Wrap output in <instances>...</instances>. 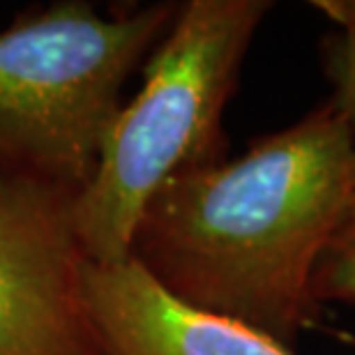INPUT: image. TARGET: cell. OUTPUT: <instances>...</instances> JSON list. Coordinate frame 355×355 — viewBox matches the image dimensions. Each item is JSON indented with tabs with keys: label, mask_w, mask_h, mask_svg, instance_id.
<instances>
[{
	"label": "cell",
	"mask_w": 355,
	"mask_h": 355,
	"mask_svg": "<svg viewBox=\"0 0 355 355\" xmlns=\"http://www.w3.org/2000/svg\"><path fill=\"white\" fill-rule=\"evenodd\" d=\"M275 3L189 0L144 62V83L120 106L72 222L92 263L130 259L148 201L173 175L226 159L224 109L250 44Z\"/></svg>",
	"instance_id": "obj_2"
},
{
	"label": "cell",
	"mask_w": 355,
	"mask_h": 355,
	"mask_svg": "<svg viewBox=\"0 0 355 355\" xmlns=\"http://www.w3.org/2000/svg\"><path fill=\"white\" fill-rule=\"evenodd\" d=\"M86 295L104 355H295L243 323L178 300L134 259L90 261Z\"/></svg>",
	"instance_id": "obj_5"
},
{
	"label": "cell",
	"mask_w": 355,
	"mask_h": 355,
	"mask_svg": "<svg viewBox=\"0 0 355 355\" xmlns=\"http://www.w3.org/2000/svg\"><path fill=\"white\" fill-rule=\"evenodd\" d=\"M309 291L316 307L330 300L355 304V194L318 254Z\"/></svg>",
	"instance_id": "obj_6"
},
{
	"label": "cell",
	"mask_w": 355,
	"mask_h": 355,
	"mask_svg": "<svg viewBox=\"0 0 355 355\" xmlns=\"http://www.w3.org/2000/svg\"><path fill=\"white\" fill-rule=\"evenodd\" d=\"M311 7H316L339 28H355V0H314Z\"/></svg>",
	"instance_id": "obj_8"
},
{
	"label": "cell",
	"mask_w": 355,
	"mask_h": 355,
	"mask_svg": "<svg viewBox=\"0 0 355 355\" xmlns=\"http://www.w3.org/2000/svg\"><path fill=\"white\" fill-rule=\"evenodd\" d=\"M175 12V3H155L104 17L83 0H60L0 31V164L79 194L125 81Z\"/></svg>",
	"instance_id": "obj_3"
},
{
	"label": "cell",
	"mask_w": 355,
	"mask_h": 355,
	"mask_svg": "<svg viewBox=\"0 0 355 355\" xmlns=\"http://www.w3.org/2000/svg\"><path fill=\"white\" fill-rule=\"evenodd\" d=\"M355 194V137L332 102L178 173L148 201L130 259L166 293L295 353L316 318L311 272Z\"/></svg>",
	"instance_id": "obj_1"
},
{
	"label": "cell",
	"mask_w": 355,
	"mask_h": 355,
	"mask_svg": "<svg viewBox=\"0 0 355 355\" xmlns=\"http://www.w3.org/2000/svg\"><path fill=\"white\" fill-rule=\"evenodd\" d=\"M74 196L0 164V355H104Z\"/></svg>",
	"instance_id": "obj_4"
},
{
	"label": "cell",
	"mask_w": 355,
	"mask_h": 355,
	"mask_svg": "<svg viewBox=\"0 0 355 355\" xmlns=\"http://www.w3.org/2000/svg\"><path fill=\"white\" fill-rule=\"evenodd\" d=\"M323 69L332 83V99L355 137V28H337L321 44Z\"/></svg>",
	"instance_id": "obj_7"
}]
</instances>
